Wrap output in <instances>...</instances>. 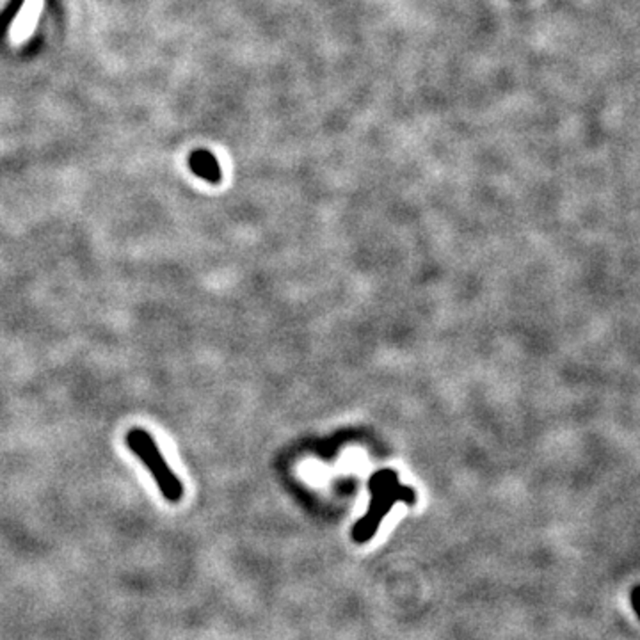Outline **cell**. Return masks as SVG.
Returning a JSON list of instances; mask_svg holds the SVG:
<instances>
[{"mask_svg": "<svg viewBox=\"0 0 640 640\" xmlns=\"http://www.w3.org/2000/svg\"><path fill=\"white\" fill-rule=\"evenodd\" d=\"M368 491L372 495L368 511L352 527V539L354 543L359 545L370 541L375 536L382 518L391 511L395 504L398 502H404L407 505L416 504V491L413 488L400 484L398 475L390 468L379 470L370 477Z\"/></svg>", "mask_w": 640, "mask_h": 640, "instance_id": "obj_1", "label": "cell"}, {"mask_svg": "<svg viewBox=\"0 0 640 640\" xmlns=\"http://www.w3.org/2000/svg\"><path fill=\"white\" fill-rule=\"evenodd\" d=\"M125 441L128 448L137 455V459L148 468L164 500H168L169 504H178L184 498V484L166 463L152 434L144 429L135 427L127 432Z\"/></svg>", "mask_w": 640, "mask_h": 640, "instance_id": "obj_2", "label": "cell"}, {"mask_svg": "<svg viewBox=\"0 0 640 640\" xmlns=\"http://www.w3.org/2000/svg\"><path fill=\"white\" fill-rule=\"evenodd\" d=\"M41 9H43V0H25L23 2L16 20L11 25L9 36H11L12 43H21L23 39H27L32 34Z\"/></svg>", "mask_w": 640, "mask_h": 640, "instance_id": "obj_3", "label": "cell"}, {"mask_svg": "<svg viewBox=\"0 0 640 640\" xmlns=\"http://www.w3.org/2000/svg\"><path fill=\"white\" fill-rule=\"evenodd\" d=\"M189 166L193 169V173L200 178H203L209 184H219L221 182V168L217 159L207 152V150H198L191 155L189 159Z\"/></svg>", "mask_w": 640, "mask_h": 640, "instance_id": "obj_4", "label": "cell"}, {"mask_svg": "<svg viewBox=\"0 0 640 640\" xmlns=\"http://www.w3.org/2000/svg\"><path fill=\"white\" fill-rule=\"evenodd\" d=\"M632 607H634V611H636V614H637V618H639L640 621V586H637V587L632 591Z\"/></svg>", "mask_w": 640, "mask_h": 640, "instance_id": "obj_5", "label": "cell"}]
</instances>
